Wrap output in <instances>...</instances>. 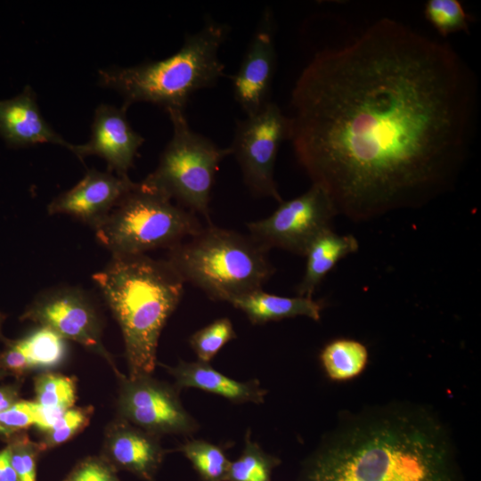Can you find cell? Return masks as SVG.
Masks as SVG:
<instances>
[{
  "instance_id": "6da1fadb",
  "label": "cell",
  "mask_w": 481,
  "mask_h": 481,
  "mask_svg": "<svg viewBox=\"0 0 481 481\" xmlns=\"http://www.w3.org/2000/svg\"><path fill=\"white\" fill-rule=\"evenodd\" d=\"M289 140L338 215L364 222L451 190L469 153L477 84L448 45L384 18L317 53L291 93Z\"/></svg>"
},
{
  "instance_id": "7a4b0ae2",
  "label": "cell",
  "mask_w": 481,
  "mask_h": 481,
  "mask_svg": "<svg viewBox=\"0 0 481 481\" xmlns=\"http://www.w3.org/2000/svg\"><path fill=\"white\" fill-rule=\"evenodd\" d=\"M298 481H463L448 429L428 409L390 404L342 420Z\"/></svg>"
},
{
  "instance_id": "3957f363",
  "label": "cell",
  "mask_w": 481,
  "mask_h": 481,
  "mask_svg": "<svg viewBox=\"0 0 481 481\" xmlns=\"http://www.w3.org/2000/svg\"><path fill=\"white\" fill-rule=\"evenodd\" d=\"M93 279L121 330L127 377L151 375L161 331L185 282L166 260L146 254L112 256Z\"/></svg>"
},
{
  "instance_id": "277c9868",
  "label": "cell",
  "mask_w": 481,
  "mask_h": 481,
  "mask_svg": "<svg viewBox=\"0 0 481 481\" xmlns=\"http://www.w3.org/2000/svg\"><path fill=\"white\" fill-rule=\"evenodd\" d=\"M230 30L229 25L207 19L199 31L186 35L174 54L131 67L100 69L99 84L117 91L126 109L148 102L167 112L184 111L194 93L214 86L224 75L218 52Z\"/></svg>"
},
{
  "instance_id": "5b68a950",
  "label": "cell",
  "mask_w": 481,
  "mask_h": 481,
  "mask_svg": "<svg viewBox=\"0 0 481 481\" xmlns=\"http://www.w3.org/2000/svg\"><path fill=\"white\" fill-rule=\"evenodd\" d=\"M184 282L216 301L263 289L275 269L249 235L212 224L168 249L165 259Z\"/></svg>"
},
{
  "instance_id": "8992f818",
  "label": "cell",
  "mask_w": 481,
  "mask_h": 481,
  "mask_svg": "<svg viewBox=\"0 0 481 481\" xmlns=\"http://www.w3.org/2000/svg\"><path fill=\"white\" fill-rule=\"evenodd\" d=\"M203 228L197 215L141 182L94 229L112 256L170 249Z\"/></svg>"
},
{
  "instance_id": "52a82bcc",
  "label": "cell",
  "mask_w": 481,
  "mask_h": 481,
  "mask_svg": "<svg viewBox=\"0 0 481 481\" xmlns=\"http://www.w3.org/2000/svg\"><path fill=\"white\" fill-rule=\"evenodd\" d=\"M173 134L157 167L141 183L179 206L204 216L208 224L209 204L222 160L232 154L209 138L193 131L184 111L167 112Z\"/></svg>"
},
{
  "instance_id": "ba28073f",
  "label": "cell",
  "mask_w": 481,
  "mask_h": 481,
  "mask_svg": "<svg viewBox=\"0 0 481 481\" xmlns=\"http://www.w3.org/2000/svg\"><path fill=\"white\" fill-rule=\"evenodd\" d=\"M289 122L277 103L238 120L229 146L249 190L258 197L283 200L274 180V165L282 142L289 140Z\"/></svg>"
},
{
  "instance_id": "9c48e42d",
  "label": "cell",
  "mask_w": 481,
  "mask_h": 481,
  "mask_svg": "<svg viewBox=\"0 0 481 481\" xmlns=\"http://www.w3.org/2000/svg\"><path fill=\"white\" fill-rule=\"evenodd\" d=\"M337 215L328 193L312 183L303 194L280 202L269 216L248 223L247 228L249 236L268 251L278 248L305 256L312 241L331 228Z\"/></svg>"
},
{
  "instance_id": "30bf717a",
  "label": "cell",
  "mask_w": 481,
  "mask_h": 481,
  "mask_svg": "<svg viewBox=\"0 0 481 481\" xmlns=\"http://www.w3.org/2000/svg\"><path fill=\"white\" fill-rule=\"evenodd\" d=\"M120 381L118 411L119 418L156 436H191L200 425L184 409L179 390L168 383L146 375Z\"/></svg>"
},
{
  "instance_id": "8fae6325",
  "label": "cell",
  "mask_w": 481,
  "mask_h": 481,
  "mask_svg": "<svg viewBox=\"0 0 481 481\" xmlns=\"http://www.w3.org/2000/svg\"><path fill=\"white\" fill-rule=\"evenodd\" d=\"M20 319L50 328L66 340L82 345L105 359L118 377L122 375L102 344L98 312L82 289L61 286L45 290L27 307Z\"/></svg>"
},
{
  "instance_id": "7c38bea8",
  "label": "cell",
  "mask_w": 481,
  "mask_h": 481,
  "mask_svg": "<svg viewBox=\"0 0 481 481\" xmlns=\"http://www.w3.org/2000/svg\"><path fill=\"white\" fill-rule=\"evenodd\" d=\"M275 21L266 7L258 20L237 72L231 77L233 98L247 116L270 102L277 53Z\"/></svg>"
},
{
  "instance_id": "4fadbf2b",
  "label": "cell",
  "mask_w": 481,
  "mask_h": 481,
  "mask_svg": "<svg viewBox=\"0 0 481 481\" xmlns=\"http://www.w3.org/2000/svg\"><path fill=\"white\" fill-rule=\"evenodd\" d=\"M126 110L122 106L99 105L94 111L89 141L72 144L69 151L80 160L87 156H98L106 161L108 171L126 176L144 142V138L130 126Z\"/></svg>"
},
{
  "instance_id": "5bb4252c",
  "label": "cell",
  "mask_w": 481,
  "mask_h": 481,
  "mask_svg": "<svg viewBox=\"0 0 481 481\" xmlns=\"http://www.w3.org/2000/svg\"><path fill=\"white\" fill-rule=\"evenodd\" d=\"M136 183L128 175L91 168L74 187L55 197L47 212L69 215L94 229Z\"/></svg>"
},
{
  "instance_id": "9a60e30c",
  "label": "cell",
  "mask_w": 481,
  "mask_h": 481,
  "mask_svg": "<svg viewBox=\"0 0 481 481\" xmlns=\"http://www.w3.org/2000/svg\"><path fill=\"white\" fill-rule=\"evenodd\" d=\"M166 452L159 436L119 418L107 428L102 456L117 470L154 481Z\"/></svg>"
},
{
  "instance_id": "2e32d148",
  "label": "cell",
  "mask_w": 481,
  "mask_h": 481,
  "mask_svg": "<svg viewBox=\"0 0 481 481\" xmlns=\"http://www.w3.org/2000/svg\"><path fill=\"white\" fill-rule=\"evenodd\" d=\"M0 135L9 146L17 148L53 143L70 150L72 145L44 118L29 86L15 97L0 101Z\"/></svg>"
},
{
  "instance_id": "e0dca14e",
  "label": "cell",
  "mask_w": 481,
  "mask_h": 481,
  "mask_svg": "<svg viewBox=\"0 0 481 481\" xmlns=\"http://www.w3.org/2000/svg\"><path fill=\"white\" fill-rule=\"evenodd\" d=\"M166 370L175 379V387L198 388L220 395L233 404L265 402L267 390L261 387L258 379L238 381L214 369L209 363L196 361H179L175 366H166Z\"/></svg>"
},
{
  "instance_id": "ac0fdd59",
  "label": "cell",
  "mask_w": 481,
  "mask_h": 481,
  "mask_svg": "<svg viewBox=\"0 0 481 481\" xmlns=\"http://www.w3.org/2000/svg\"><path fill=\"white\" fill-rule=\"evenodd\" d=\"M245 314L252 324H265L297 316H306L314 321L321 319L323 304L306 297H284L267 293L259 289L229 302Z\"/></svg>"
},
{
  "instance_id": "d6986e66",
  "label": "cell",
  "mask_w": 481,
  "mask_h": 481,
  "mask_svg": "<svg viewBox=\"0 0 481 481\" xmlns=\"http://www.w3.org/2000/svg\"><path fill=\"white\" fill-rule=\"evenodd\" d=\"M358 249V240L351 234L339 235L332 228L319 234L305 254L306 269L296 289L298 296L313 298L318 286L336 265Z\"/></svg>"
},
{
  "instance_id": "ffe728a7",
  "label": "cell",
  "mask_w": 481,
  "mask_h": 481,
  "mask_svg": "<svg viewBox=\"0 0 481 481\" xmlns=\"http://www.w3.org/2000/svg\"><path fill=\"white\" fill-rule=\"evenodd\" d=\"M37 404L35 427L49 431L76 402V379L59 373L45 372L34 379Z\"/></svg>"
},
{
  "instance_id": "44dd1931",
  "label": "cell",
  "mask_w": 481,
  "mask_h": 481,
  "mask_svg": "<svg viewBox=\"0 0 481 481\" xmlns=\"http://www.w3.org/2000/svg\"><path fill=\"white\" fill-rule=\"evenodd\" d=\"M368 357L366 346L350 338L330 341L320 355L326 374L336 381L348 380L360 375L367 365Z\"/></svg>"
},
{
  "instance_id": "7402d4cb",
  "label": "cell",
  "mask_w": 481,
  "mask_h": 481,
  "mask_svg": "<svg viewBox=\"0 0 481 481\" xmlns=\"http://www.w3.org/2000/svg\"><path fill=\"white\" fill-rule=\"evenodd\" d=\"M31 369H52L67 355L66 339L47 327L39 326L25 337L14 340Z\"/></svg>"
},
{
  "instance_id": "603a6c76",
  "label": "cell",
  "mask_w": 481,
  "mask_h": 481,
  "mask_svg": "<svg viewBox=\"0 0 481 481\" xmlns=\"http://www.w3.org/2000/svg\"><path fill=\"white\" fill-rule=\"evenodd\" d=\"M281 460L265 451L251 438L248 429L240 455L230 462L226 481H272L273 470Z\"/></svg>"
},
{
  "instance_id": "cb8c5ba5",
  "label": "cell",
  "mask_w": 481,
  "mask_h": 481,
  "mask_svg": "<svg viewBox=\"0 0 481 481\" xmlns=\"http://www.w3.org/2000/svg\"><path fill=\"white\" fill-rule=\"evenodd\" d=\"M178 451L191 462L200 481H226L231 461L221 446L203 439H191Z\"/></svg>"
},
{
  "instance_id": "d4e9b609",
  "label": "cell",
  "mask_w": 481,
  "mask_h": 481,
  "mask_svg": "<svg viewBox=\"0 0 481 481\" xmlns=\"http://www.w3.org/2000/svg\"><path fill=\"white\" fill-rule=\"evenodd\" d=\"M236 338L231 320L223 317L193 332L189 344L198 361L209 363L228 342Z\"/></svg>"
},
{
  "instance_id": "484cf974",
  "label": "cell",
  "mask_w": 481,
  "mask_h": 481,
  "mask_svg": "<svg viewBox=\"0 0 481 481\" xmlns=\"http://www.w3.org/2000/svg\"><path fill=\"white\" fill-rule=\"evenodd\" d=\"M424 14L441 37L469 31L471 18L458 0H428Z\"/></svg>"
},
{
  "instance_id": "4316f807",
  "label": "cell",
  "mask_w": 481,
  "mask_h": 481,
  "mask_svg": "<svg viewBox=\"0 0 481 481\" xmlns=\"http://www.w3.org/2000/svg\"><path fill=\"white\" fill-rule=\"evenodd\" d=\"M12 466L18 481H37V462L42 452L38 443H35L23 432L8 438Z\"/></svg>"
},
{
  "instance_id": "83f0119b",
  "label": "cell",
  "mask_w": 481,
  "mask_h": 481,
  "mask_svg": "<svg viewBox=\"0 0 481 481\" xmlns=\"http://www.w3.org/2000/svg\"><path fill=\"white\" fill-rule=\"evenodd\" d=\"M93 411L92 406L71 407L66 411L38 443L42 452L58 446L78 434L88 425Z\"/></svg>"
},
{
  "instance_id": "f1b7e54d",
  "label": "cell",
  "mask_w": 481,
  "mask_h": 481,
  "mask_svg": "<svg viewBox=\"0 0 481 481\" xmlns=\"http://www.w3.org/2000/svg\"><path fill=\"white\" fill-rule=\"evenodd\" d=\"M36 420V402L18 400L0 412V436L9 438L35 425Z\"/></svg>"
},
{
  "instance_id": "f546056e",
  "label": "cell",
  "mask_w": 481,
  "mask_h": 481,
  "mask_svg": "<svg viewBox=\"0 0 481 481\" xmlns=\"http://www.w3.org/2000/svg\"><path fill=\"white\" fill-rule=\"evenodd\" d=\"M117 469L102 455L78 461L62 481H120Z\"/></svg>"
},
{
  "instance_id": "4dcf8cb0",
  "label": "cell",
  "mask_w": 481,
  "mask_h": 481,
  "mask_svg": "<svg viewBox=\"0 0 481 481\" xmlns=\"http://www.w3.org/2000/svg\"><path fill=\"white\" fill-rule=\"evenodd\" d=\"M0 366L7 374L16 377L23 376L32 370L14 340L7 341L4 349L0 353Z\"/></svg>"
},
{
  "instance_id": "1f68e13d",
  "label": "cell",
  "mask_w": 481,
  "mask_h": 481,
  "mask_svg": "<svg viewBox=\"0 0 481 481\" xmlns=\"http://www.w3.org/2000/svg\"><path fill=\"white\" fill-rule=\"evenodd\" d=\"M20 383L0 386V412L19 400Z\"/></svg>"
},
{
  "instance_id": "d6a6232c",
  "label": "cell",
  "mask_w": 481,
  "mask_h": 481,
  "mask_svg": "<svg viewBox=\"0 0 481 481\" xmlns=\"http://www.w3.org/2000/svg\"><path fill=\"white\" fill-rule=\"evenodd\" d=\"M0 481H18L7 446L0 450Z\"/></svg>"
},
{
  "instance_id": "836d02e7",
  "label": "cell",
  "mask_w": 481,
  "mask_h": 481,
  "mask_svg": "<svg viewBox=\"0 0 481 481\" xmlns=\"http://www.w3.org/2000/svg\"><path fill=\"white\" fill-rule=\"evenodd\" d=\"M2 326H3V315L0 314V339H4V336L2 333Z\"/></svg>"
},
{
  "instance_id": "e575fe53",
  "label": "cell",
  "mask_w": 481,
  "mask_h": 481,
  "mask_svg": "<svg viewBox=\"0 0 481 481\" xmlns=\"http://www.w3.org/2000/svg\"><path fill=\"white\" fill-rule=\"evenodd\" d=\"M7 373L4 371V369L0 366V379L4 378Z\"/></svg>"
}]
</instances>
